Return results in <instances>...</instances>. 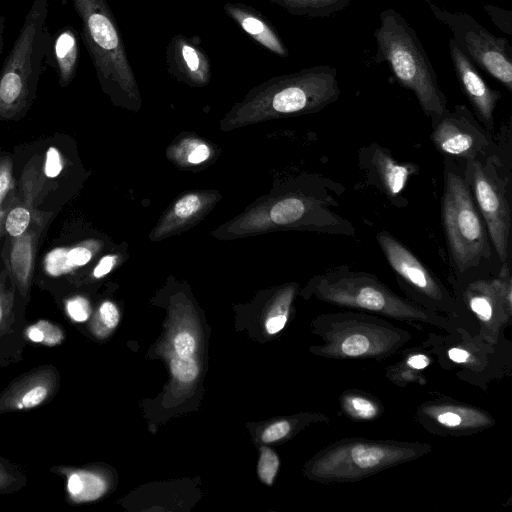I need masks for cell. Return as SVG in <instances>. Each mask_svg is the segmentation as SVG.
<instances>
[{"instance_id": "cell-1", "label": "cell", "mask_w": 512, "mask_h": 512, "mask_svg": "<svg viewBox=\"0 0 512 512\" xmlns=\"http://www.w3.org/2000/svg\"><path fill=\"white\" fill-rule=\"evenodd\" d=\"M314 293L320 300L338 307L366 311L414 325L425 324L450 335L466 330L447 316L397 295L374 275L345 267L320 275L314 284Z\"/></svg>"}, {"instance_id": "cell-2", "label": "cell", "mask_w": 512, "mask_h": 512, "mask_svg": "<svg viewBox=\"0 0 512 512\" xmlns=\"http://www.w3.org/2000/svg\"><path fill=\"white\" fill-rule=\"evenodd\" d=\"M373 34L375 62L389 64L398 83L414 93L423 112L436 124L448 112L447 99L415 30L400 13L388 8L380 13V26Z\"/></svg>"}, {"instance_id": "cell-3", "label": "cell", "mask_w": 512, "mask_h": 512, "mask_svg": "<svg viewBox=\"0 0 512 512\" xmlns=\"http://www.w3.org/2000/svg\"><path fill=\"white\" fill-rule=\"evenodd\" d=\"M49 0H34L0 70V120L22 118L37 94L52 34Z\"/></svg>"}, {"instance_id": "cell-4", "label": "cell", "mask_w": 512, "mask_h": 512, "mask_svg": "<svg viewBox=\"0 0 512 512\" xmlns=\"http://www.w3.org/2000/svg\"><path fill=\"white\" fill-rule=\"evenodd\" d=\"M431 450L430 444L421 442L342 439L315 455L307 472L313 480L325 484L354 482L416 460Z\"/></svg>"}, {"instance_id": "cell-5", "label": "cell", "mask_w": 512, "mask_h": 512, "mask_svg": "<svg viewBox=\"0 0 512 512\" xmlns=\"http://www.w3.org/2000/svg\"><path fill=\"white\" fill-rule=\"evenodd\" d=\"M319 355L339 360H382L411 340V334L381 316L358 311L326 313L316 321Z\"/></svg>"}, {"instance_id": "cell-6", "label": "cell", "mask_w": 512, "mask_h": 512, "mask_svg": "<svg viewBox=\"0 0 512 512\" xmlns=\"http://www.w3.org/2000/svg\"><path fill=\"white\" fill-rule=\"evenodd\" d=\"M81 22V38L102 88L134 97L137 84L123 36L106 0H72Z\"/></svg>"}, {"instance_id": "cell-7", "label": "cell", "mask_w": 512, "mask_h": 512, "mask_svg": "<svg viewBox=\"0 0 512 512\" xmlns=\"http://www.w3.org/2000/svg\"><path fill=\"white\" fill-rule=\"evenodd\" d=\"M442 219L448 247L460 272L476 267L487 251L485 231L465 181L447 173Z\"/></svg>"}, {"instance_id": "cell-8", "label": "cell", "mask_w": 512, "mask_h": 512, "mask_svg": "<svg viewBox=\"0 0 512 512\" xmlns=\"http://www.w3.org/2000/svg\"><path fill=\"white\" fill-rule=\"evenodd\" d=\"M273 111L279 114L318 111L340 95L336 68L316 65L272 78L260 91Z\"/></svg>"}, {"instance_id": "cell-9", "label": "cell", "mask_w": 512, "mask_h": 512, "mask_svg": "<svg viewBox=\"0 0 512 512\" xmlns=\"http://www.w3.org/2000/svg\"><path fill=\"white\" fill-rule=\"evenodd\" d=\"M426 2L435 18L450 29L458 48L512 92V47L508 40L495 36L467 13H453Z\"/></svg>"}, {"instance_id": "cell-10", "label": "cell", "mask_w": 512, "mask_h": 512, "mask_svg": "<svg viewBox=\"0 0 512 512\" xmlns=\"http://www.w3.org/2000/svg\"><path fill=\"white\" fill-rule=\"evenodd\" d=\"M377 240L391 268L424 300L423 305L437 313L449 315L453 322L466 329L462 324L468 320L466 310L421 261L386 231L379 232Z\"/></svg>"}, {"instance_id": "cell-11", "label": "cell", "mask_w": 512, "mask_h": 512, "mask_svg": "<svg viewBox=\"0 0 512 512\" xmlns=\"http://www.w3.org/2000/svg\"><path fill=\"white\" fill-rule=\"evenodd\" d=\"M511 276L505 264L498 277L477 280L468 285L463 293L465 305L479 322L480 335L493 345L500 330L511 316Z\"/></svg>"}, {"instance_id": "cell-12", "label": "cell", "mask_w": 512, "mask_h": 512, "mask_svg": "<svg viewBox=\"0 0 512 512\" xmlns=\"http://www.w3.org/2000/svg\"><path fill=\"white\" fill-rule=\"evenodd\" d=\"M416 418L430 433L438 435H467L495 424L485 410L447 398L425 401L417 408Z\"/></svg>"}, {"instance_id": "cell-13", "label": "cell", "mask_w": 512, "mask_h": 512, "mask_svg": "<svg viewBox=\"0 0 512 512\" xmlns=\"http://www.w3.org/2000/svg\"><path fill=\"white\" fill-rule=\"evenodd\" d=\"M477 204L487 224L491 241L501 261H506L511 227L510 208L500 187L480 162L471 161Z\"/></svg>"}, {"instance_id": "cell-14", "label": "cell", "mask_w": 512, "mask_h": 512, "mask_svg": "<svg viewBox=\"0 0 512 512\" xmlns=\"http://www.w3.org/2000/svg\"><path fill=\"white\" fill-rule=\"evenodd\" d=\"M476 128L469 110L457 105L453 113L448 111L436 122L431 138L442 153L472 160L486 144Z\"/></svg>"}, {"instance_id": "cell-15", "label": "cell", "mask_w": 512, "mask_h": 512, "mask_svg": "<svg viewBox=\"0 0 512 512\" xmlns=\"http://www.w3.org/2000/svg\"><path fill=\"white\" fill-rule=\"evenodd\" d=\"M449 54L458 83L481 122L493 128L494 111L501 98L498 90L491 88L481 76L477 66L458 48L453 39L449 41Z\"/></svg>"}, {"instance_id": "cell-16", "label": "cell", "mask_w": 512, "mask_h": 512, "mask_svg": "<svg viewBox=\"0 0 512 512\" xmlns=\"http://www.w3.org/2000/svg\"><path fill=\"white\" fill-rule=\"evenodd\" d=\"M175 34L169 40L166 51V66L179 81L193 86H204L211 79V61L200 47L199 38Z\"/></svg>"}, {"instance_id": "cell-17", "label": "cell", "mask_w": 512, "mask_h": 512, "mask_svg": "<svg viewBox=\"0 0 512 512\" xmlns=\"http://www.w3.org/2000/svg\"><path fill=\"white\" fill-rule=\"evenodd\" d=\"M34 221L27 230L17 237L8 236L4 246V263L8 268L16 288L22 297L29 294L38 239L47 219L43 214H35Z\"/></svg>"}, {"instance_id": "cell-18", "label": "cell", "mask_w": 512, "mask_h": 512, "mask_svg": "<svg viewBox=\"0 0 512 512\" xmlns=\"http://www.w3.org/2000/svg\"><path fill=\"white\" fill-rule=\"evenodd\" d=\"M223 9L259 45L279 57L289 56V51L275 27L257 9L234 2H226Z\"/></svg>"}, {"instance_id": "cell-19", "label": "cell", "mask_w": 512, "mask_h": 512, "mask_svg": "<svg viewBox=\"0 0 512 512\" xmlns=\"http://www.w3.org/2000/svg\"><path fill=\"white\" fill-rule=\"evenodd\" d=\"M46 58L57 73L59 85L67 87L76 76L80 60L79 36L74 27L66 25L52 35Z\"/></svg>"}, {"instance_id": "cell-20", "label": "cell", "mask_w": 512, "mask_h": 512, "mask_svg": "<svg viewBox=\"0 0 512 512\" xmlns=\"http://www.w3.org/2000/svg\"><path fill=\"white\" fill-rule=\"evenodd\" d=\"M371 161L384 191L390 197L398 196L409 177L416 173L414 164L400 163L379 147L374 149Z\"/></svg>"}, {"instance_id": "cell-21", "label": "cell", "mask_w": 512, "mask_h": 512, "mask_svg": "<svg viewBox=\"0 0 512 512\" xmlns=\"http://www.w3.org/2000/svg\"><path fill=\"white\" fill-rule=\"evenodd\" d=\"M92 258L91 250L78 245L71 248L58 247L49 251L43 260L44 270L50 276H61L74 268L87 264Z\"/></svg>"}, {"instance_id": "cell-22", "label": "cell", "mask_w": 512, "mask_h": 512, "mask_svg": "<svg viewBox=\"0 0 512 512\" xmlns=\"http://www.w3.org/2000/svg\"><path fill=\"white\" fill-rule=\"evenodd\" d=\"M47 376H34L24 380L2 398L7 409H29L41 404L50 392Z\"/></svg>"}, {"instance_id": "cell-23", "label": "cell", "mask_w": 512, "mask_h": 512, "mask_svg": "<svg viewBox=\"0 0 512 512\" xmlns=\"http://www.w3.org/2000/svg\"><path fill=\"white\" fill-rule=\"evenodd\" d=\"M354 0H270L294 16L327 18L347 8Z\"/></svg>"}, {"instance_id": "cell-24", "label": "cell", "mask_w": 512, "mask_h": 512, "mask_svg": "<svg viewBox=\"0 0 512 512\" xmlns=\"http://www.w3.org/2000/svg\"><path fill=\"white\" fill-rule=\"evenodd\" d=\"M342 411L350 418L359 421H370L377 418L383 411L380 402L367 392L350 390L340 398Z\"/></svg>"}, {"instance_id": "cell-25", "label": "cell", "mask_w": 512, "mask_h": 512, "mask_svg": "<svg viewBox=\"0 0 512 512\" xmlns=\"http://www.w3.org/2000/svg\"><path fill=\"white\" fill-rule=\"evenodd\" d=\"M67 488L76 502L92 501L106 491V483L98 475L90 472L73 473L68 478Z\"/></svg>"}, {"instance_id": "cell-26", "label": "cell", "mask_w": 512, "mask_h": 512, "mask_svg": "<svg viewBox=\"0 0 512 512\" xmlns=\"http://www.w3.org/2000/svg\"><path fill=\"white\" fill-rule=\"evenodd\" d=\"M16 200L12 160L8 155H0V239L6 233L5 219Z\"/></svg>"}, {"instance_id": "cell-27", "label": "cell", "mask_w": 512, "mask_h": 512, "mask_svg": "<svg viewBox=\"0 0 512 512\" xmlns=\"http://www.w3.org/2000/svg\"><path fill=\"white\" fill-rule=\"evenodd\" d=\"M24 196L21 189L20 194H17V200L12 208L9 210L5 219L6 234L10 237H17L23 234L30 225L32 220L31 204L34 200V195Z\"/></svg>"}, {"instance_id": "cell-28", "label": "cell", "mask_w": 512, "mask_h": 512, "mask_svg": "<svg viewBox=\"0 0 512 512\" xmlns=\"http://www.w3.org/2000/svg\"><path fill=\"white\" fill-rule=\"evenodd\" d=\"M15 283L5 263L0 267V336L13 321Z\"/></svg>"}, {"instance_id": "cell-29", "label": "cell", "mask_w": 512, "mask_h": 512, "mask_svg": "<svg viewBox=\"0 0 512 512\" xmlns=\"http://www.w3.org/2000/svg\"><path fill=\"white\" fill-rule=\"evenodd\" d=\"M309 204L297 197L282 199L271 208L270 218L279 225L292 224L301 220L309 212Z\"/></svg>"}, {"instance_id": "cell-30", "label": "cell", "mask_w": 512, "mask_h": 512, "mask_svg": "<svg viewBox=\"0 0 512 512\" xmlns=\"http://www.w3.org/2000/svg\"><path fill=\"white\" fill-rule=\"evenodd\" d=\"M279 467V459L274 451L269 448H263L258 464V475L267 485L274 481Z\"/></svg>"}, {"instance_id": "cell-31", "label": "cell", "mask_w": 512, "mask_h": 512, "mask_svg": "<svg viewBox=\"0 0 512 512\" xmlns=\"http://www.w3.org/2000/svg\"><path fill=\"white\" fill-rule=\"evenodd\" d=\"M172 374L182 382H191L198 375V366L191 357H175L171 361Z\"/></svg>"}, {"instance_id": "cell-32", "label": "cell", "mask_w": 512, "mask_h": 512, "mask_svg": "<svg viewBox=\"0 0 512 512\" xmlns=\"http://www.w3.org/2000/svg\"><path fill=\"white\" fill-rule=\"evenodd\" d=\"M484 10L490 16L491 20L502 31L511 35L512 34V12L492 6L490 4L484 5Z\"/></svg>"}, {"instance_id": "cell-33", "label": "cell", "mask_w": 512, "mask_h": 512, "mask_svg": "<svg viewBox=\"0 0 512 512\" xmlns=\"http://www.w3.org/2000/svg\"><path fill=\"white\" fill-rule=\"evenodd\" d=\"M66 310L71 319L76 322H84L90 316L89 302L80 296L69 299L66 302Z\"/></svg>"}, {"instance_id": "cell-34", "label": "cell", "mask_w": 512, "mask_h": 512, "mask_svg": "<svg viewBox=\"0 0 512 512\" xmlns=\"http://www.w3.org/2000/svg\"><path fill=\"white\" fill-rule=\"evenodd\" d=\"M291 424L289 421L282 420L271 424L265 429L262 434V441L271 443L286 437L291 431Z\"/></svg>"}, {"instance_id": "cell-35", "label": "cell", "mask_w": 512, "mask_h": 512, "mask_svg": "<svg viewBox=\"0 0 512 512\" xmlns=\"http://www.w3.org/2000/svg\"><path fill=\"white\" fill-rule=\"evenodd\" d=\"M201 206L196 195H187L181 198L175 205L174 212L180 218H187L196 213Z\"/></svg>"}, {"instance_id": "cell-36", "label": "cell", "mask_w": 512, "mask_h": 512, "mask_svg": "<svg viewBox=\"0 0 512 512\" xmlns=\"http://www.w3.org/2000/svg\"><path fill=\"white\" fill-rule=\"evenodd\" d=\"M63 169V161L59 151L50 147L46 153L44 172L47 177L55 178Z\"/></svg>"}, {"instance_id": "cell-37", "label": "cell", "mask_w": 512, "mask_h": 512, "mask_svg": "<svg viewBox=\"0 0 512 512\" xmlns=\"http://www.w3.org/2000/svg\"><path fill=\"white\" fill-rule=\"evenodd\" d=\"M37 326L40 328L43 336L41 343L45 345H56L62 342L64 335L57 326L44 320L39 321Z\"/></svg>"}, {"instance_id": "cell-38", "label": "cell", "mask_w": 512, "mask_h": 512, "mask_svg": "<svg viewBox=\"0 0 512 512\" xmlns=\"http://www.w3.org/2000/svg\"><path fill=\"white\" fill-rule=\"evenodd\" d=\"M176 353L180 357H191L195 350V340L187 332L179 333L174 339Z\"/></svg>"}, {"instance_id": "cell-39", "label": "cell", "mask_w": 512, "mask_h": 512, "mask_svg": "<svg viewBox=\"0 0 512 512\" xmlns=\"http://www.w3.org/2000/svg\"><path fill=\"white\" fill-rule=\"evenodd\" d=\"M99 318L107 329H113L119 322V312L111 302H104L99 308Z\"/></svg>"}, {"instance_id": "cell-40", "label": "cell", "mask_w": 512, "mask_h": 512, "mask_svg": "<svg viewBox=\"0 0 512 512\" xmlns=\"http://www.w3.org/2000/svg\"><path fill=\"white\" fill-rule=\"evenodd\" d=\"M432 362V359L425 353L411 352L404 356L403 366L413 370H424Z\"/></svg>"}, {"instance_id": "cell-41", "label": "cell", "mask_w": 512, "mask_h": 512, "mask_svg": "<svg viewBox=\"0 0 512 512\" xmlns=\"http://www.w3.org/2000/svg\"><path fill=\"white\" fill-rule=\"evenodd\" d=\"M287 322V313H280L270 317L266 322V330L269 334H275L282 330Z\"/></svg>"}, {"instance_id": "cell-42", "label": "cell", "mask_w": 512, "mask_h": 512, "mask_svg": "<svg viewBox=\"0 0 512 512\" xmlns=\"http://www.w3.org/2000/svg\"><path fill=\"white\" fill-rule=\"evenodd\" d=\"M115 263V257L114 256H105L103 257L97 266L95 267L93 271V275L96 278H100L104 275H106L110 270L112 269L113 265Z\"/></svg>"}, {"instance_id": "cell-43", "label": "cell", "mask_w": 512, "mask_h": 512, "mask_svg": "<svg viewBox=\"0 0 512 512\" xmlns=\"http://www.w3.org/2000/svg\"><path fill=\"white\" fill-rule=\"evenodd\" d=\"M209 156V149L205 145H199L188 156V161L197 164L206 160Z\"/></svg>"}, {"instance_id": "cell-44", "label": "cell", "mask_w": 512, "mask_h": 512, "mask_svg": "<svg viewBox=\"0 0 512 512\" xmlns=\"http://www.w3.org/2000/svg\"><path fill=\"white\" fill-rule=\"evenodd\" d=\"M27 336L33 342L41 343L43 340L42 332L37 324L28 328Z\"/></svg>"}, {"instance_id": "cell-45", "label": "cell", "mask_w": 512, "mask_h": 512, "mask_svg": "<svg viewBox=\"0 0 512 512\" xmlns=\"http://www.w3.org/2000/svg\"><path fill=\"white\" fill-rule=\"evenodd\" d=\"M4 29H5V16L0 13V55H1V53L3 51V47H4V39H3Z\"/></svg>"}]
</instances>
